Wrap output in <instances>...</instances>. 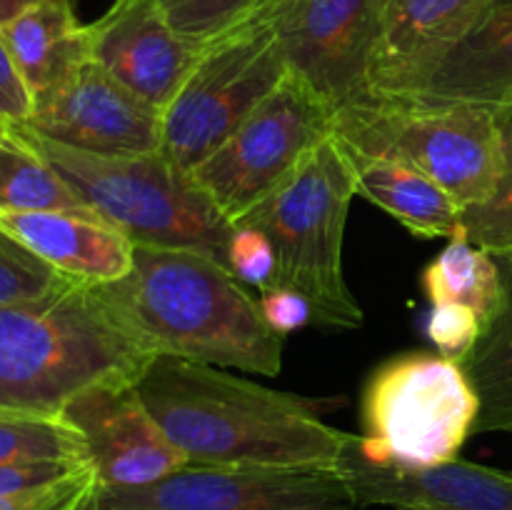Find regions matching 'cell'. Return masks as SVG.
<instances>
[{
	"label": "cell",
	"mask_w": 512,
	"mask_h": 510,
	"mask_svg": "<svg viewBox=\"0 0 512 510\" xmlns=\"http://www.w3.org/2000/svg\"><path fill=\"white\" fill-rule=\"evenodd\" d=\"M10 128L100 220L120 230L133 245L193 250L228 268V245L235 225L163 150L108 158L60 145L25 125Z\"/></svg>",
	"instance_id": "cell-4"
},
{
	"label": "cell",
	"mask_w": 512,
	"mask_h": 510,
	"mask_svg": "<svg viewBox=\"0 0 512 510\" xmlns=\"http://www.w3.org/2000/svg\"><path fill=\"white\" fill-rule=\"evenodd\" d=\"M95 288L153 355L268 378L283 370V338L265 323L258 298L210 255L135 245L130 273Z\"/></svg>",
	"instance_id": "cell-2"
},
{
	"label": "cell",
	"mask_w": 512,
	"mask_h": 510,
	"mask_svg": "<svg viewBox=\"0 0 512 510\" xmlns=\"http://www.w3.org/2000/svg\"><path fill=\"white\" fill-rule=\"evenodd\" d=\"M70 3H75V0H70Z\"/></svg>",
	"instance_id": "cell-36"
},
{
	"label": "cell",
	"mask_w": 512,
	"mask_h": 510,
	"mask_svg": "<svg viewBox=\"0 0 512 510\" xmlns=\"http://www.w3.org/2000/svg\"><path fill=\"white\" fill-rule=\"evenodd\" d=\"M335 135L428 175L463 210L485 203L503 173V110L488 105L365 98L335 113Z\"/></svg>",
	"instance_id": "cell-6"
},
{
	"label": "cell",
	"mask_w": 512,
	"mask_h": 510,
	"mask_svg": "<svg viewBox=\"0 0 512 510\" xmlns=\"http://www.w3.org/2000/svg\"><path fill=\"white\" fill-rule=\"evenodd\" d=\"M25 128L68 148L108 158L158 153L163 113L88 60L68 85L33 108Z\"/></svg>",
	"instance_id": "cell-12"
},
{
	"label": "cell",
	"mask_w": 512,
	"mask_h": 510,
	"mask_svg": "<svg viewBox=\"0 0 512 510\" xmlns=\"http://www.w3.org/2000/svg\"><path fill=\"white\" fill-rule=\"evenodd\" d=\"M30 3H33V0H0V25L8 23L10 18H15V15Z\"/></svg>",
	"instance_id": "cell-34"
},
{
	"label": "cell",
	"mask_w": 512,
	"mask_h": 510,
	"mask_svg": "<svg viewBox=\"0 0 512 510\" xmlns=\"http://www.w3.org/2000/svg\"><path fill=\"white\" fill-rule=\"evenodd\" d=\"M270 8V5H268ZM290 73L268 10L203 48L163 110V153L190 173Z\"/></svg>",
	"instance_id": "cell-8"
},
{
	"label": "cell",
	"mask_w": 512,
	"mask_h": 510,
	"mask_svg": "<svg viewBox=\"0 0 512 510\" xmlns=\"http://www.w3.org/2000/svg\"><path fill=\"white\" fill-rule=\"evenodd\" d=\"M420 288L430 303H458L473 310L483 325L503 303V275L493 253L470 243L465 235L448 240L443 250L425 265Z\"/></svg>",
	"instance_id": "cell-22"
},
{
	"label": "cell",
	"mask_w": 512,
	"mask_h": 510,
	"mask_svg": "<svg viewBox=\"0 0 512 510\" xmlns=\"http://www.w3.org/2000/svg\"><path fill=\"white\" fill-rule=\"evenodd\" d=\"M70 210L93 213L75 190L10 128L0 138V215Z\"/></svg>",
	"instance_id": "cell-23"
},
{
	"label": "cell",
	"mask_w": 512,
	"mask_h": 510,
	"mask_svg": "<svg viewBox=\"0 0 512 510\" xmlns=\"http://www.w3.org/2000/svg\"><path fill=\"white\" fill-rule=\"evenodd\" d=\"M70 283L75 280L60 275L53 265L40 260L33 250L0 228V308L43 298Z\"/></svg>",
	"instance_id": "cell-27"
},
{
	"label": "cell",
	"mask_w": 512,
	"mask_h": 510,
	"mask_svg": "<svg viewBox=\"0 0 512 510\" xmlns=\"http://www.w3.org/2000/svg\"><path fill=\"white\" fill-rule=\"evenodd\" d=\"M333 133V105L290 70L283 83L190 170V178L230 223L238 225Z\"/></svg>",
	"instance_id": "cell-9"
},
{
	"label": "cell",
	"mask_w": 512,
	"mask_h": 510,
	"mask_svg": "<svg viewBox=\"0 0 512 510\" xmlns=\"http://www.w3.org/2000/svg\"><path fill=\"white\" fill-rule=\"evenodd\" d=\"M88 465L90 460H33V463L0 465V498L60 483Z\"/></svg>",
	"instance_id": "cell-31"
},
{
	"label": "cell",
	"mask_w": 512,
	"mask_h": 510,
	"mask_svg": "<svg viewBox=\"0 0 512 510\" xmlns=\"http://www.w3.org/2000/svg\"><path fill=\"white\" fill-rule=\"evenodd\" d=\"M155 355L130 335L95 285L70 283L0 308V413L60 418L90 385L138 383Z\"/></svg>",
	"instance_id": "cell-3"
},
{
	"label": "cell",
	"mask_w": 512,
	"mask_h": 510,
	"mask_svg": "<svg viewBox=\"0 0 512 510\" xmlns=\"http://www.w3.org/2000/svg\"><path fill=\"white\" fill-rule=\"evenodd\" d=\"M95 490H98V475H95L93 465H88L85 470L75 473L73 478L60 480V483L25 490V493L3 495L0 510H65L90 500Z\"/></svg>",
	"instance_id": "cell-30"
},
{
	"label": "cell",
	"mask_w": 512,
	"mask_h": 510,
	"mask_svg": "<svg viewBox=\"0 0 512 510\" xmlns=\"http://www.w3.org/2000/svg\"><path fill=\"white\" fill-rule=\"evenodd\" d=\"M60 418L83 435L103 488H138L188 465L130 380L90 385L65 405Z\"/></svg>",
	"instance_id": "cell-13"
},
{
	"label": "cell",
	"mask_w": 512,
	"mask_h": 510,
	"mask_svg": "<svg viewBox=\"0 0 512 510\" xmlns=\"http://www.w3.org/2000/svg\"><path fill=\"white\" fill-rule=\"evenodd\" d=\"M348 155L355 170V193L393 215L415 238L453 240L465 235V210L428 175L398 160L370 158L353 150Z\"/></svg>",
	"instance_id": "cell-20"
},
{
	"label": "cell",
	"mask_w": 512,
	"mask_h": 510,
	"mask_svg": "<svg viewBox=\"0 0 512 510\" xmlns=\"http://www.w3.org/2000/svg\"><path fill=\"white\" fill-rule=\"evenodd\" d=\"M88 30L90 60L160 113L205 48L180 35L153 0H115Z\"/></svg>",
	"instance_id": "cell-14"
},
{
	"label": "cell",
	"mask_w": 512,
	"mask_h": 510,
	"mask_svg": "<svg viewBox=\"0 0 512 510\" xmlns=\"http://www.w3.org/2000/svg\"><path fill=\"white\" fill-rule=\"evenodd\" d=\"M10 125H13V123H8L5 118H0V138H5V135L10 133Z\"/></svg>",
	"instance_id": "cell-35"
},
{
	"label": "cell",
	"mask_w": 512,
	"mask_h": 510,
	"mask_svg": "<svg viewBox=\"0 0 512 510\" xmlns=\"http://www.w3.org/2000/svg\"><path fill=\"white\" fill-rule=\"evenodd\" d=\"M338 468L193 465L138 488L98 483L88 510H355Z\"/></svg>",
	"instance_id": "cell-10"
},
{
	"label": "cell",
	"mask_w": 512,
	"mask_h": 510,
	"mask_svg": "<svg viewBox=\"0 0 512 510\" xmlns=\"http://www.w3.org/2000/svg\"><path fill=\"white\" fill-rule=\"evenodd\" d=\"M0 228L75 283H115L133 268L135 245L95 213H5Z\"/></svg>",
	"instance_id": "cell-17"
},
{
	"label": "cell",
	"mask_w": 512,
	"mask_h": 510,
	"mask_svg": "<svg viewBox=\"0 0 512 510\" xmlns=\"http://www.w3.org/2000/svg\"><path fill=\"white\" fill-rule=\"evenodd\" d=\"M30 115H33V98L15 68L3 33H0V118L13 125H23L28 123Z\"/></svg>",
	"instance_id": "cell-33"
},
{
	"label": "cell",
	"mask_w": 512,
	"mask_h": 510,
	"mask_svg": "<svg viewBox=\"0 0 512 510\" xmlns=\"http://www.w3.org/2000/svg\"><path fill=\"white\" fill-rule=\"evenodd\" d=\"M385 0H273L288 68L340 108L368 98V68Z\"/></svg>",
	"instance_id": "cell-11"
},
{
	"label": "cell",
	"mask_w": 512,
	"mask_h": 510,
	"mask_svg": "<svg viewBox=\"0 0 512 510\" xmlns=\"http://www.w3.org/2000/svg\"><path fill=\"white\" fill-rule=\"evenodd\" d=\"M338 470L363 508L512 510V470L460 458L433 468L378 465L360 453L358 435H350Z\"/></svg>",
	"instance_id": "cell-16"
},
{
	"label": "cell",
	"mask_w": 512,
	"mask_h": 510,
	"mask_svg": "<svg viewBox=\"0 0 512 510\" xmlns=\"http://www.w3.org/2000/svg\"><path fill=\"white\" fill-rule=\"evenodd\" d=\"M228 270L243 285L270 288L275 278V248L268 235L253 225H235L228 245Z\"/></svg>",
	"instance_id": "cell-29"
},
{
	"label": "cell",
	"mask_w": 512,
	"mask_h": 510,
	"mask_svg": "<svg viewBox=\"0 0 512 510\" xmlns=\"http://www.w3.org/2000/svg\"><path fill=\"white\" fill-rule=\"evenodd\" d=\"M33 460H88V448L65 418L0 413V465Z\"/></svg>",
	"instance_id": "cell-24"
},
{
	"label": "cell",
	"mask_w": 512,
	"mask_h": 510,
	"mask_svg": "<svg viewBox=\"0 0 512 510\" xmlns=\"http://www.w3.org/2000/svg\"><path fill=\"white\" fill-rule=\"evenodd\" d=\"M495 260L503 275V303L463 363L480 398L475 433H512V253Z\"/></svg>",
	"instance_id": "cell-21"
},
{
	"label": "cell",
	"mask_w": 512,
	"mask_h": 510,
	"mask_svg": "<svg viewBox=\"0 0 512 510\" xmlns=\"http://www.w3.org/2000/svg\"><path fill=\"white\" fill-rule=\"evenodd\" d=\"M360 453L378 465L433 468L475 433L480 398L468 373L440 353H405L373 370L363 388Z\"/></svg>",
	"instance_id": "cell-7"
},
{
	"label": "cell",
	"mask_w": 512,
	"mask_h": 510,
	"mask_svg": "<svg viewBox=\"0 0 512 510\" xmlns=\"http://www.w3.org/2000/svg\"><path fill=\"white\" fill-rule=\"evenodd\" d=\"M355 195L353 160L333 133L240 220L273 243V285L303 293L313 305L315 325L323 328L355 330L365 320L343 268L345 223Z\"/></svg>",
	"instance_id": "cell-5"
},
{
	"label": "cell",
	"mask_w": 512,
	"mask_h": 510,
	"mask_svg": "<svg viewBox=\"0 0 512 510\" xmlns=\"http://www.w3.org/2000/svg\"><path fill=\"white\" fill-rule=\"evenodd\" d=\"M490 0H385L368 98H413L478 25Z\"/></svg>",
	"instance_id": "cell-15"
},
{
	"label": "cell",
	"mask_w": 512,
	"mask_h": 510,
	"mask_svg": "<svg viewBox=\"0 0 512 510\" xmlns=\"http://www.w3.org/2000/svg\"><path fill=\"white\" fill-rule=\"evenodd\" d=\"M465 238L488 253H512V108L503 110V173L485 203L465 210Z\"/></svg>",
	"instance_id": "cell-26"
},
{
	"label": "cell",
	"mask_w": 512,
	"mask_h": 510,
	"mask_svg": "<svg viewBox=\"0 0 512 510\" xmlns=\"http://www.w3.org/2000/svg\"><path fill=\"white\" fill-rule=\"evenodd\" d=\"M170 25L195 43H213L253 20L273 0H153Z\"/></svg>",
	"instance_id": "cell-25"
},
{
	"label": "cell",
	"mask_w": 512,
	"mask_h": 510,
	"mask_svg": "<svg viewBox=\"0 0 512 510\" xmlns=\"http://www.w3.org/2000/svg\"><path fill=\"white\" fill-rule=\"evenodd\" d=\"M135 388L193 465L338 468L350 438L298 395L178 355H155Z\"/></svg>",
	"instance_id": "cell-1"
},
{
	"label": "cell",
	"mask_w": 512,
	"mask_h": 510,
	"mask_svg": "<svg viewBox=\"0 0 512 510\" xmlns=\"http://www.w3.org/2000/svg\"><path fill=\"white\" fill-rule=\"evenodd\" d=\"M258 305L265 323L280 338H288V335L303 330L305 325L315 323L310 300L303 293H298V290L285 288V285H270V288L260 290Z\"/></svg>",
	"instance_id": "cell-32"
},
{
	"label": "cell",
	"mask_w": 512,
	"mask_h": 510,
	"mask_svg": "<svg viewBox=\"0 0 512 510\" xmlns=\"http://www.w3.org/2000/svg\"><path fill=\"white\" fill-rule=\"evenodd\" d=\"M33 108L68 85L90 60V30L70 0H33L0 25Z\"/></svg>",
	"instance_id": "cell-19"
},
{
	"label": "cell",
	"mask_w": 512,
	"mask_h": 510,
	"mask_svg": "<svg viewBox=\"0 0 512 510\" xmlns=\"http://www.w3.org/2000/svg\"><path fill=\"white\" fill-rule=\"evenodd\" d=\"M483 330V320L458 303H435L425 318V335L435 350L460 365L470 358Z\"/></svg>",
	"instance_id": "cell-28"
},
{
	"label": "cell",
	"mask_w": 512,
	"mask_h": 510,
	"mask_svg": "<svg viewBox=\"0 0 512 510\" xmlns=\"http://www.w3.org/2000/svg\"><path fill=\"white\" fill-rule=\"evenodd\" d=\"M405 100L512 108V0H490L468 38Z\"/></svg>",
	"instance_id": "cell-18"
}]
</instances>
